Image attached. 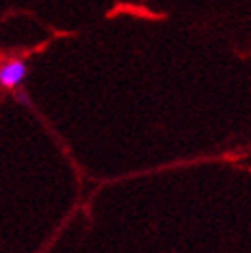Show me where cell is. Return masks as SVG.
<instances>
[{
    "label": "cell",
    "instance_id": "6da1fadb",
    "mask_svg": "<svg viewBox=\"0 0 251 253\" xmlns=\"http://www.w3.org/2000/svg\"><path fill=\"white\" fill-rule=\"evenodd\" d=\"M29 66L23 58H4L0 62V88L4 91H15L25 81H27Z\"/></svg>",
    "mask_w": 251,
    "mask_h": 253
}]
</instances>
